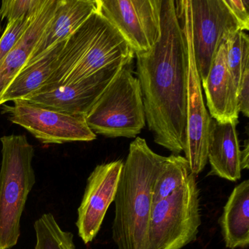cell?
Masks as SVG:
<instances>
[{"instance_id": "cell-1", "label": "cell", "mask_w": 249, "mask_h": 249, "mask_svg": "<svg viewBox=\"0 0 249 249\" xmlns=\"http://www.w3.org/2000/svg\"><path fill=\"white\" fill-rule=\"evenodd\" d=\"M135 56L145 122L154 142L180 155L187 132L188 54L175 1L161 0L160 38L149 51Z\"/></svg>"}, {"instance_id": "cell-2", "label": "cell", "mask_w": 249, "mask_h": 249, "mask_svg": "<svg viewBox=\"0 0 249 249\" xmlns=\"http://www.w3.org/2000/svg\"><path fill=\"white\" fill-rule=\"evenodd\" d=\"M164 158L143 138L131 142L114 199L112 238L118 249H147L153 184Z\"/></svg>"}, {"instance_id": "cell-3", "label": "cell", "mask_w": 249, "mask_h": 249, "mask_svg": "<svg viewBox=\"0 0 249 249\" xmlns=\"http://www.w3.org/2000/svg\"><path fill=\"white\" fill-rule=\"evenodd\" d=\"M134 57L123 36L97 11L65 40L54 70L42 87L78 82L116 64L131 63Z\"/></svg>"}, {"instance_id": "cell-4", "label": "cell", "mask_w": 249, "mask_h": 249, "mask_svg": "<svg viewBox=\"0 0 249 249\" xmlns=\"http://www.w3.org/2000/svg\"><path fill=\"white\" fill-rule=\"evenodd\" d=\"M0 141V249H10L18 243L21 215L36 182L35 150L25 135H7Z\"/></svg>"}, {"instance_id": "cell-5", "label": "cell", "mask_w": 249, "mask_h": 249, "mask_svg": "<svg viewBox=\"0 0 249 249\" xmlns=\"http://www.w3.org/2000/svg\"><path fill=\"white\" fill-rule=\"evenodd\" d=\"M129 65L120 70L86 116L94 133L107 138H135L145 125L142 91Z\"/></svg>"}, {"instance_id": "cell-6", "label": "cell", "mask_w": 249, "mask_h": 249, "mask_svg": "<svg viewBox=\"0 0 249 249\" xmlns=\"http://www.w3.org/2000/svg\"><path fill=\"white\" fill-rule=\"evenodd\" d=\"M201 223L196 176L167 198L154 202L147 234V249H181L196 239Z\"/></svg>"}, {"instance_id": "cell-7", "label": "cell", "mask_w": 249, "mask_h": 249, "mask_svg": "<svg viewBox=\"0 0 249 249\" xmlns=\"http://www.w3.org/2000/svg\"><path fill=\"white\" fill-rule=\"evenodd\" d=\"M175 4L188 54L187 132L183 152L189 162L191 173L197 176L208 163V133L211 117L204 103L202 84L195 63L189 0L175 1Z\"/></svg>"}, {"instance_id": "cell-8", "label": "cell", "mask_w": 249, "mask_h": 249, "mask_svg": "<svg viewBox=\"0 0 249 249\" xmlns=\"http://www.w3.org/2000/svg\"><path fill=\"white\" fill-rule=\"evenodd\" d=\"M3 113L15 124L33 134L43 143L89 142L97 138L87 124L86 116L70 114L26 100L5 106Z\"/></svg>"}, {"instance_id": "cell-9", "label": "cell", "mask_w": 249, "mask_h": 249, "mask_svg": "<svg viewBox=\"0 0 249 249\" xmlns=\"http://www.w3.org/2000/svg\"><path fill=\"white\" fill-rule=\"evenodd\" d=\"M196 70L203 84L220 44L240 26L224 0H189Z\"/></svg>"}, {"instance_id": "cell-10", "label": "cell", "mask_w": 249, "mask_h": 249, "mask_svg": "<svg viewBox=\"0 0 249 249\" xmlns=\"http://www.w3.org/2000/svg\"><path fill=\"white\" fill-rule=\"evenodd\" d=\"M161 0H99V12L135 53L149 51L160 36Z\"/></svg>"}, {"instance_id": "cell-11", "label": "cell", "mask_w": 249, "mask_h": 249, "mask_svg": "<svg viewBox=\"0 0 249 249\" xmlns=\"http://www.w3.org/2000/svg\"><path fill=\"white\" fill-rule=\"evenodd\" d=\"M123 166L122 160L98 164L88 178L76 221L78 234L85 244L97 237L107 209L114 202Z\"/></svg>"}, {"instance_id": "cell-12", "label": "cell", "mask_w": 249, "mask_h": 249, "mask_svg": "<svg viewBox=\"0 0 249 249\" xmlns=\"http://www.w3.org/2000/svg\"><path fill=\"white\" fill-rule=\"evenodd\" d=\"M129 64H116L78 82L42 87L24 100L70 114L86 116L118 72Z\"/></svg>"}, {"instance_id": "cell-13", "label": "cell", "mask_w": 249, "mask_h": 249, "mask_svg": "<svg viewBox=\"0 0 249 249\" xmlns=\"http://www.w3.org/2000/svg\"><path fill=\"white\" fill-rule=\"evenodd\" d=\"M202 85L211 117L219 123L238 124L237 91L227 67L224 40L217 51L208 78Z\"/></svg>"}, {"instance_id": "cell-14", "label": "cell", "mask_w": 249, "mask_h": 249, "mask_svg": "<svg viewBox=\"0 0 249 249\" xmlns=\"http://www.w3.org/2000/svg\"><path fill=\"white\" fill-rule=\"evenodd\" d=\"M237 123H219L211 118L208 133V176L235 182L241 178L240 147Z\"/></svg>"}, {"instance_id": "cell-15", "label": "cell", "mask_w": 249, "mask_h": 249, "mask_svg": "<svg viewBox=\"0 0 249 249\" xmlns=\"http://www.w3.org/2000/svg\"><path fill=\"white\" fill-rule=\"evenodd\" d=\"M99 0H58L56 11L35 47L27 65L57 43L68 39L93 13Z\"/></svg>"}, {"instance_id": "cell-16", "label": "cell", "mask_w": 249, "mask_h": 249, "mask_svg": "<svg viewBox=\"0 0 249 249\" xmlns=\"http://www.w3.org/2000/svg\"><path fill=\"white\" fill-rule=\"evenodd\" d=\"M58 0H48L47 3L27 29L14 49L0 62V98L17 74L27 65L46 26L52 19Z\"/></svg>"}, {"instance_id": "cell-17", "label": "cell", "mask_w": 249, "mask_h": 249, "mask_svg": "<svg viewBox=\"0 0 249 249\" xmlns=\"http://www.w3.org/2000/svg\"><path fill=\"white\" fill-rule=\"evenodd\" d=\"M226 247L246 249L249 245V180L235 186L218 219Z\"/></svg>"}, {"instance_id": "cell-18", "label": "cell", "mask_w": 249, "mask_h": 249, "mask_svg": "<svg viewBox=\"0 0 249 249\" xmlns=\"http://www.w3.org/2000/svg\"><path fill=\"white\" fill-rule=\"evenodd\" d=\"M65 40L51 48L28 65H26L7 87L0 98V106L7 102L24 100L38 91L55 68Z\"/></svg>"}, {"instance_id": "cell-19", "label": "cell", "mask_w": 249, "mask_h": 249, "mask_svg": "<svg viewBox=\"0 0 249 249\" xmlns=\"http://www.w3.org/2000/svg\"><path fill=\"white\" fill-rule=\"evenodd\" d=\"M190 174L189 162L184 157L171 154L165 157L153 184V203L176 192Z\"/></svg>"}, {"instance_id": "cell-20", "label": "cell", "mask_w": 249, "mask_h": 249, "mask_svg": "<svg viewBox=\"0 0 249 249\" xmlns=\"http://www.w3.org/2000/svg\"><path fill=\"white\" fill-rule=\"evenodd\" d=\"M226 59L238 94L245 72L249 69V38L244 31L230 33L224 39Z\"/></svg>"}, {"instance_id": "cell-21", "label": "cell", "mask_w": 249, "mask_h": 249, "mask_svg": "<svg viewBox=\"0 0 249 249\" xmlns=\"http://www.w3.org/2000/svg\"><path fill=\"white\" fill-rule=\"evenodd\" d=\"M35 249H75L73 234L61 228L52 213H45L34 224Z\"/></svg>"}, {"instance_id": "cell-22", "label": "cell", "mask_w": 249, "mask_h": 249, "mask_svg": "<svg viewBox=\"0 0 249 249\" xmlns=\"http://www.w3.org/2000/svg\"><path fill=\"white\" fill-rule=\"evenodd\" d=\"M48 0H3L0 8L1 18L8 23L37 16L44 8Z\"/></svg>"}, {"instance_id": "cell-23", "label": "cell", "mask_w": 249, "mask_h": 249, "mask_svg": "<svg viewBox=\"0 0 249 249\" xmlns=\"http://www.w3.org/2000/svg\"><path fill=\"white\" fill-rule=\"evenodd\" d=\"M37 15L33 18H21L14 22L8 23L6 29L0 38V62L17 46Z\"/></svg>"}, {"instance_id": "cell-24", "label": "cell", "mask_w": 249, "mask_h": 249, "mask_svg": "<svg viewBox=\"0 0 249 249\" xmlns=\"http://www.w3.org/2000/svg\"><path fill=\"white\" fill-rule=\"evenodd\" d=\"M240 30H249V0H224Z\"/></svg>"}, {"instance_id": "cell-25", "label": "cell", "mask_w": 249, "mask_h": 249, "mask_svg": "<svg viewBox=\"0 0 249 249\" xmlns=\"http://www.w3.org/2000/svg\"><path fill=\"white\" fill-rule=\"evenodd\" d=\"M249 69L246 70L237 94L239 111L246 117L249 116Z\"/></svg>"}, {"instance_id": "cell-26", "label": "cell", "mask_w": 249, "mask_h": 249, "mask_svg": "<svg viewBox=\"0 0 249 249\" xmlns=\"http://www.w3.org/2000/svg\"><path fill=\"white\" fill-rule=\"evenodd\" d=\"M240 165L242 170H248L249 167V144L248 140L245 142L243 151H240Z\"/></svg>"}, {"instance_id": "cell-27", "label": "cell", "mask_w": 249, "mask_h": 249, "mask_svg": "<svg viewBox=\"0 0 249 249\" xmlns=\"http://www.w3.org/2000/svg\"><path fill=\"white\" fill-rule=\"evenodd\" d=\"M1 21H2V18H1V17H0V33H1V30H2V25H1Z\"/></svg>"}]
</instances>
